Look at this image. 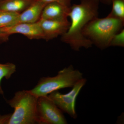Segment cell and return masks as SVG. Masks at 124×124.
<instances>
[{"instance_id":"cell-1","label":"cell","mask_w":124,"mask_h":124,"mask_svg":"<svg viewBox=\"0 0 124 124\" xmlns=\"http://www.w3.org/2000/svg\"><path fill=\"white\" fill-rule=\"evenodd\" d=\"M100 2V0H81L79 4L70 7V26L66 32L61 36V39L74 51L92 47V42L83 35L82 31L90 21L98 17Z\"/></svg>"},{"instance_id":"cell-5","label":"cell","mask_w":124,"mask_h":124,"mask_svg":"<svg viewBox=\"0 0 124 124\" xmlns=\"http://www.w3.org/2000/svg\"><path fill=\"white\" fill-rule=\"evenodd\" d=\"M63 112L47 96L38 97L36 122L40 124H66Z\"/></svg>"},{"instance_id":"cell-11","label":"cell","mask_w":124,"mask_h":124,"mask_svg":"<svg viewBox=\"0 0 124 124\" xmlns=\"http://www.w3.org/2000/svg\"><path fill=\"white\" fill-rule=\"evenodd\" d=\"M36 0H1L0 12L9 11L21 13L32 4Z\"/></svg>"},{"instance_id":"cell-18","label":"cell","mask_w":124,"mask_h":124,"mask_svg":"<svg viewBox=\"0 0 124 124\" xmlns=\"http://www.w3.org/2000/svg\"><path fill=\"white\" fill-rule=\"evenodd\" d=\"M100 1L105 4L110 5L111 4L112 0H100Z\"/></svg>"},{"instance_id":"cell-8","label":"cell","mask_w":124,"mask_h":124,"mask_svg":"<svg viewBox=\"0 0 124 124\" xmlns=\"http://www.w3.org/2000/svg\"><path fill=\"white\" fill-rule=\"evenodd\" d=\"M0 29L10 35L20 33L30 39H44V33L38 21L35 23H18Z\"/></svg>"},{"instance_id":"cell-10","label":"cell","mask_w":124,"mask_h":124,"mask_svg":"<svg viewBox=\"0 0 124 124\" xmlns=\"http://www.w3.org/2000/svg\"><path fill=\"white\" fill-rule=\"evenodd\" d=\"M70 8L56 2L49 3L43 9L40 19L58 20L68 18Z\"/></svg>"},{"instance_id":"cell-4","label":"cell","mask_w":124,"mask_h":124,"mask_svg":"<svg viewBox=\"0 0 124 124\" xmlns=\"http://www.w3.org/2000/svg\"><path fill=\"white\" fill-rule=\"evenodd\" d=\"M38 98L29 90L16 92L13 97L7 101L14 109L7 124H33L36 122Z\"/></svg>"},{"instance_id":"cell-13","label":"cell","mask_w":124,"mask_h":124,"mask_svg":"<svg viewBox=\"0 0 124 124\" xmlns=\"http://www.w3.org/2000/svg\"><path fill=\"white\" fill-rule=\"evenodd\" d=\"M16 66L12 63L7 62L5 64L0 63V87L4 78L9 79L16 71Z\"/></svg>"},{"instance_id":"cell-6","label":"cell","mask_w":124,"mask_h":124,"mask_svg":"<svg viewBox=\"0 0 124 124\" xmlns=\"http://www.w3.org/2000/svg\"><path fill=\"white\" fill-rule=\"evenodd\" d=\"M87 80L82 78L77 82L67 93L63 94L58 91H54L48 95L54 104L63 112L67 113L71 117L76 119L75 103L77 98L80 91L86 84Z\"/></svg>"},{"instance_id":"cell-15","label":"cell","mask_w":124,"mask_h":124,"mask_svg":"<svg viewBox=\"0 0 124 124\" xmlns=\"http://www.w3.org/2000/svg\"><path fill=\"white\" fill-rule=\"evenodd\" d=\"M110 46L124 47V29H122L114 35L110 43Z\"/></svg>"},{"instance_id":"cell-17","label":"cell","mask_w":124,"mask_h":124,"mask_svg":"<svg viewBox=\"0 0 124 124\" xmlns=\"http://www.w3.org/2000/svg\"><path fill=\"white\" fill-rule=\"evenodd\" d=\"M10 35L2 31L0 29V45L8 41Z\"/></svg>"},{"instance_id":"cell-16","label":"cell","mask_w":124,"mask_h":124,"mask_svg":"<svg viewBox=\"0 0 124 124\" xmlns=\"http://www.w3.org/2000/svg\"><path fill=\"white\" fill-rule=\"evenodd\" d=\"M41 1L47 5L51 2H56L62 5L65 7H70L71 2L72 0H39Z\"/></svg>"},{"instance_id":"cell-2","label":"cell","mask_w":124,"mask_h":124,"mask_svg":"<svg viewBox=\"0 0 124 124\" xmlns=\"http://www.w3.org/2000/svg\"><path fill=\"white\" fill-rule=\"evenodd\" d=\"M124 21L115 17L111 14L103 18H94L85 27L82 34L100 49L110 46L114 35L122 30Z\"/></svg>"},{"instance_id":"cell-9","label":"cell","mask_w":124,"mask_h":124,"mask_svg":"<svg viewBox=\"0 0 124 124\" xmlns=\"http://www.w3.org/2000/svg\"><path fill=\"white\" fill-rule=\"evenodd\" d=\"M46 5L39 0H36L29 7L19 14L13 25L22 23H33L38 22Z\"/></svg>"},{"instance_id":"cell-12","label":"cell","mask_w":124,"mask_h":124,"mask_svg":"<svg viewBox=\"0 0 124 124\" xmlns=\"http://www.w3.org/2000/svg\"><path fill=\"white\" fill-rule=\"evenodd\" d=\"M19 13L9 11L0 12V29L11 26L17 20Z\"/></svg>"},{"instance_id":"cell-14","label":"cell","mask_w":124,"mask_h":124,"mask_svg":"<svg viewBox=\"0 0 124 124\" xmlns=\"http://www.w3.org/2000/svg\"><path fill=\"white\" fill-rule=\"evenodd\" d=\"M112 15L124 21V0H112Z\"/></svg>"},{"instance_id":"cell-7","label":"cell","mask_w":124,"mask_h":124,"mask_svg":"<svg viewBox=\"0 0 124 124\" xmlns=\"http://www.w3.org/2000/svg\"><path fill=\"white\" fill-rule=\"evenodd\" d=\"M44 33V39L48 41L62 35L70 26L68 18L58 20L44 19L38 20Z\"/></svg>"},{"instance_id":"cell-20","label":"cell","mask_w":124,"mask_h":124,"mask_svg":"<svg viewBox=\"0 0 124 124\" xmlns=\"http://www.w3.org/2000/svg\"></svg>"},{"instance_id":"cell-3","label":"cell","mask_w":124,"mask_h":124,"mask_svg":"<svg viewBox=\"0 0 124 124\" xmlns=\"http://www.w3.org/2000/svg\"><path fill=\"white\" fill-rule=\"evenodd\" d=\"M83 78V73L70 65L59 71L55 76L42 78L33 89L29 90L37 97L47 96L61 89L72 88Z\"/></svg>"},{"instance_id":"cell-19","label":"cell","mask_w":124,"mask_h":124,"mask_svg":"<svg viewBox=\"0 0 124 124\" xmlns=\"http://www.w3.org/2000/svg\"><path fill=\"white\" fill-rule=\"evenodd\" d=\"M3 93L4 92H3V90L1 88V87H0V94H3Z\"/></svg>"}]
</instances>
